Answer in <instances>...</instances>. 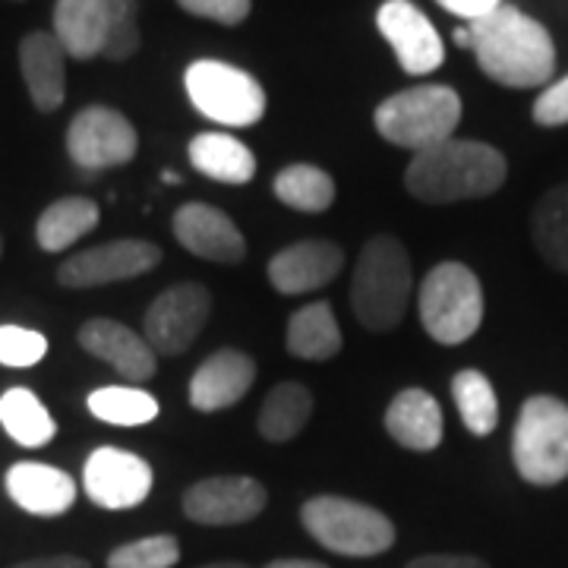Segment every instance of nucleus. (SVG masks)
I'll return each instance as SVG.
<instances>
[{"mask_svg":"<svg viewBox=\"0 0 568 568\" xmlns=\"http://www.w3.org/2000/svg\"><path fill=\"white\" fill-rule=\"evenodd\" d=\"M470 51L489 80L508 89L544 85L556 70V44L537 20L503 3L484 20L470 22Z\"/></svg>","mask_w":568,"mask_h":568,"instance_id":"f257e3e1","label":"nucleus"},{"mask_svg":"<svg viewBox=\"0 0 568 568\" xmlns=\"http://www.w3.org/2000/svg\"><path fill=\"white\" fill-rule=\"evenodd\" d=\"M508 178V162L499 149L477 140H446L414 152L405 171V186L420 203L448 205L484 200Z\"/></svg>","mask_w":568,"mask_h":568,"instance_id":"f03ea898","label":"nucleus"},{"mask_svg":"<svg viewBox=\"0 0 568 568\" xmlns=\"http://www.w3.org/2000/svg\"><path fill=\"white\" fill-rule=\"evenodd\" d=\"M410 291H414V272H410L407 246L392 234L366 241L354 265V284H351V306L361 325H366L369 332H392L405 320Z\"/></svg>","mask_w":568,"mask_h":568,"instance_id":"7ed1b4c3","label":"nucleus"},{"mask_svg":"<svg viewBox=\"0 0 568 568\" xmlns=\"http://www.w3.org/2000/svg\"><path fill=\"white\" fill-rule=\"evenodd\" d=\"M458 121H462L458 92L433 82L395 92L373 114L379 136L410 152H424L429 145L452 140Z\"/></svg>","mask_w":568,"mask_h":568,"instance_id":"20e7f679","label":"nucleus"},{"mask_svg":"<svg viewBox=\"0 0 568 568\" xmlns=\"http://www.w3.org/2000/svg\"><path fill=\"white\" fill-rule=\"evenodd\" d=\"M511 462L534 487H556L568 477V405L534 395L521 405L511 433Z\"/></svg>","mask_w":568,"mask_h":568,"instance_id":"39448f33","label":"nucleus"},{"mask_svg":"<svg viewBox=\"0 0 568 568\" xmlns=\"http://www.w3.org/2000/svg\"><path fill=\"white\" fill-rule=\"evenodd\" d=\"M426 335L439 345H462L484 323V287L465 263H439L417 291Z\"/></svg>","mask_w":568,"mask_h":568,"instance_id":"423d86ee","label":"nucleus"},{"mask_svg":"<svg viewBox=\"0 0 568 568\" xmlns=\"http://www.w3.org/2000/svg\"><path fill=\"white\" fill-rule=\"evenodd\" d=\"M301 521L310 537L338 556H379L395 544V525L379 508L364 506L347 496H316L301 508Z\"/></svg>","mask_w":568,"mask_h":568,"instance_id":"0eeeda50","label":"nucleus"},{"mask_svg":"<svg viewBox=\"0 0 568 568\" xmlns=\"http://www.w3.org/2000/svg\"><path fill=\"white\" fill-rule=\"evenodd\" d=\"M186 95L209 121L224 126H253L263 121L265 92L241 67L224 61H196L186 67Z\"/></svg>","mask_w":568,"mask_h":568,"instance_id":"6e6552de","label":"nucleus"},{"mask_svg":"<svg viewBox=\"0 0 568 568\" xmlns=\"http://www.w3.org/2000/svg\"><path fill=\"white\" fill-rule=\"evenodd\" d=\"M136 149H140L136 126L126 121L121 111L104 108V104L82 108L67 130V152L82 171H104V168L130 164Z\"/></svg>","mask_w":568,"mask_h":568,"instance_id":"1a4fd4ad","label":"nucleus"},{"mask_svg":"<svg viewBox=\"0 0 568 568\" xmlns=\"http://www.w3.org/2000/svg\"><path fill=\"white\" fill-rule=\"evenodd\" d=\"M212 310V297L203 284L186 282L162 291L145 310V342L155 354L178 357L200 338Z\"/></svg>","mask_w":568,"mask_h":568,"instance_id":"9d476101","label":"nucleus"},{"mask_svg":"<svg viewBox=\"0 0 568 568\" xmlns=\"http://www.w3.org/2000/svg\"><path fill=\"white\" fill-rule=\"evenodd\" d=\"M152 480H155L152 465L126 448H95L82 467L85 496L108 511H123L145 503L152 493Z\"/></svg>","mask_w":568,"mask_h":568,"instance_id":"9b49d317","label":"nucleus"},{"mask_svg":"<svg viewBox=\"0 0 568 568\" xmlns=\"http://www.w3.org/2000/svg\"><path fill=\"white\" fill-rule=\"evenodd\" d=\"M265 503H268V493L260 480L224 474V477H205L186 489L183 515L196 525L224 528V525L253 521L256 515H263Z\"/></svg>","mask_w":568,"mask_h":568,"instance_id":"f8f14e48","label":"nucleus"},{"mask_svg":"<svg viewBox=\"0 0 568 568\" xmlns=\"http://www.w3.org/2000/svg\"><path fill=\"white\" fill-rule=\"evenodd\" d=\"M162 263V246L149 244V241H111V244L82 250L77 256H70L58 268V282L63 287H102V284L126 282L152 272Z\"/></svg>","mask_w":568,"mask_h":568,"instance_id":"ddd939ff","label":"nucleus"},{"mask_svg":"<svg viewBox=\"0 0 568 568\" xmlns=\"http://www.w3.org/2000/svg\"><path fill=\"white\" fill-rule=\"evenodd\" d=\"M376 26L410 77H426L446 61V48L436 26L410 0H386L376 13Z\"/></svg>","mask_w":568,"mask_h":568,"instance_id":"4468645a","label":"nucleus"},{"mask_svg":"<svg viewBox=\"0 0 568 568\" xmlns=\"http://www.w3.org/2000/svg\"><path fill=\"white\" fill-rule=\"evenodd\" d=\"M174 237L183 250L209 263L234 265L246 256V241L241 227L222 209L205 203H186L174 212Z\"/></svg>","mask_w":568,"mask_h":568,"instance_id":"2eb2a0df","label":"nucleus"},{"mask_svg":"<svg viewBox=\"0 0 568 568\" xmlns=\"http://www.w3.org/2000/svg\"><path fill=\"white\" fill-rule=\"evenodd\" d=\"M345 268V250L332 241H301L268 260V282L278 294L320 291Z\"/></svg>","mask_w":568,"mask_h":568,"instance_id":"dca6fc26","label":"nucleus"},{"mask_svg":"<svg viewBox=\"0 0 568 568\" xmlns=\"http://www.w3.org/2000/svg\"><path fill=\"white\" fill-rule=\"evenodd\" d=\"M80 345L92 357L114 366L130 383H145L159 369V357L145 335L114 320H89L80 328Z\"/></svg>","mask_w":568,"mask_h":568,"instance_id":"f3484780","label":"nucleus"},{"mask_svg":"<svg viewBox=\"0 0 568 568\" xmlns=\"http://www.w3.org/2000/svg\"><path fill=\"white\" fill-rule=\"evenodd\" d=\"M253 379H256V364L250 354L237 347L215 351L190 379V405L205 414L224 410L244 398L253 388Z\"/></svg>","mask_w":568,"mask_h":568,"instance_id":"a211bd4d","label":"nucleus"},{"mask_svg":"<svg viewBox=\"0 0 568 568\" xmlns=\"http://www.w3.org/2000/svg\"><path fill=\"white\" fill-rule=\"evenodd\" d=\"M7 496L29 515L58 518L77 503V484L61 467L20 462L7 470Z\"/></svg>","mask_w":568,"mask_h":568,"instance_id":"6ab92c4d","label":"nucleus"},{"mask_svg":"<svg viewBox=\"0 0 568 568\" xmlns=\"http://www.w3.org/2000/svg\"><path fill=\"white\" fill-rule=\"evenodd\" d=\"M20 70L32 104L51 114L67 95V51L54 32H29L20 44Z\"/></svg>","mask_w":568,"mask_h":568,"instance_id":"aec40b11","label":"nucleus"},{"mask_svg":"<svg viewBox=\"0 0 568 568\" xmlns=\"http://www.w3.org/2000/svg\"><path fill=\"white\" fill-rule=\"evenodd\" d=\"M386 433L410 452H433L443 443V407L424 388H405L386 407Z\"/></svg>","mask_w":568,"mask_h":568,"instance_id":"412c9836","label":"nucleus"},{"mask_svg":"<svg viewBox=\"0 0 568 568\" xmlns=\"http://www.w3.org/2000/svg\"><path fill=\"white\" fill-rule=\"evenodd\" d=\"M54 39L67 58L92 61L104 54L108 41V0H58L54 3Z\"/></svg>","mask_w":568,"mask_h":568,"instance_id":"4be33fe9","label":"nucleus"},{"mask_svg":"<svg viewBox=\"0 0 568 568\" xmlns=\"http://www.w3.org/2000/svg\"><path fill=\"white\" fill-rule=\"evenodd\" d=\"M190 164L219 183H250L256 174L253 149L231 133H200L190 140Z\"/></svg>","mask_w":568,"mask_h":568,"instance_id":"5701e85b","label":"nucleus"},{"mask_svg":"<svg viewBox=\"0 0 568 568\" xmlns=\"http://www.w3.org/2000/svg\"><path fill=\"white\" fill-rule=\"evenodd\" d=\"M102 222V209L95 200L85 196H63L58 203H51L39 215L36 224V241L48 253H63L67 246L82 241L89 231H95V224Z\"/></svg>","mask_w":568,"mask_h":568,"instance_id":"b1692460","label":"nucleus"},{"mask_svg":"<svg viewBox=\"0 0 568 568\" xmlns=\"http://www.w3.org/2000/svg\"><path fill=\"white\" fill-rule=\"evenodd\" d=\"M287 351L301 361H332L342 351V325L332 304H306L287 320Z\"/></svg>","mask_w":568,"mask_h":568,"instance_id":"393cba45","label":"nucleus"},{"mask_svg":"<svg viewBox=\"0 0 568 568\" xmlns=\"http://www.w3.org/2000/svg\"><path fill=\"white\" fill-rule=\"evenodd\" d=\"M0 426L13 443L26 448L48 446L58 436V424L41 405V398L29 388H10L0 395Z\"/></svg>","mask_w":568,"mask_h":568,"instance_id":"a878e982","label":"nucleus"},{"mask_svg":"<svg viewBox=\"0 0 568 568\" xmlns=\"http://www.w3.org/2000/svg\"><path fill=\"white\" fill-rule=\"evenodd\" d=\"M530 237L544 263L568 275V183L540 196L530 215Z\"/></svg>","mask_w":568,"mask_h":568,"instance_id":"bb28decb","label":"nucleus"},{"mask_svg":"<svg viewBox=\"0 0 568 568\" xmlns=\"http://www.w3.org/2000/svg\"><path fill=\"white\" fill-rule=\"evenodd\" d=\"M313 414V395L301 383H282L265 395L260 407V433L268 443H287L294 439Z\"/></svg>","mask_w":568,"mask_h":568,"instance_id":"cd10ccee","label":"nucleus"},{"mask_svg":"<svg viewBox=\"0 0 568 568\" xmlns=\"http://www.w3.org/2000/svg\"><path fill=\"white\" fill-rule=\"evenodd\" d=\"M275 196L294 212H325L335 203V181L316 164H287L272 183Z\"/></svg>","mask_w":568,"mask_h":568,"instance_id":"c85d7f7f","label":"nucleus"},{"mask_svg":"<svg viewBox=\"0 0 568 568\" xmlns=\"http://www.w3.org/2000/svg\"><path fill=\"white\" fill-rule=\"evenodd\" d=\"M452 398L458 405V414L465 420L467 433L474 436H489L499 424V402L493 383L480 369H462L452 379Z\"/></svg>","mask_w":568,"mask_h":568,"instance_id":"c756f323","label":"nucleus"},{"mask_svg":"<svg viewBox=\"0 0 568 568\" xmlns=\"http://www.w3.org/2000/svg\"><path fill=\"white\" fill-rule=\"evenodd\" d=\"M89 410L104 424L142 426L159 417V402L142 388L108 386L89 395Z\"/></svg>","mask_w":568,"mask_h":568,"instance_id":"7c9ffc66","label":"nucleus"},{"mask_svg":"<svg viewBox=\"0 0 568 568\" xmlns=\"http://www.w3.org/2000/svg\"><path fill=\"white\" fill-rule=\"evenodd\" d=\"M140 7L136 0H108V41L104 54L108 61H126L140 51Z\"/></svg>","mask_w":568,"mask_h":568,"instance_id":"2f4dec72","label":"nucleus"},{"mask_svg":"<svg viewBox=\"0 0 568 568\" xmlns=\"http://www.w3.org/2000/svg\"><path fill=\"white\" fill-rule=\"evenodd\" d=\"M181 559V547L171 534L142 537L133 544H123L108 556V568H171Z\"/></svg>","mask_w":568,"mask_h":568,"instance_id":"473e14b6","label":"nucleus"},{"mask_svg":"<svg viewBox=\"0 0 568 568\" xmlns=\"http://www.w3.org/2000/svg\"><path fill=\"white\" fill-rule=\"evenodd\" d=\"M48 354V338L36 328L22 325H0V364L3 366H36Z\"/></svg>","mask_w":568,"mask_h":568,"instance_id":"72a5a7b5","label":"nucleus"},{"mask_svg":"<svg viewBox=\"0 0 568 568\" xmlns=\"http://www.w3.org/2000/svg\"><path fill=\"white\" fill-rule=\"evenodd\" d=\"M186 13L222 26H241L253 10V0H178Z\"/></svg>","mask_w":568,"mask_h":568,"instance_id":"f704fd0d","label":"nucleus"},{"mask_svg":"<svg viewBox=\"0 0 568 568\" xmlns=\"http://www.w3.org/2000/svg\"><path fill=\"white\" fill-rule=\"evenodd\" d=\"M534 121L540 126H566L568 123V77L544 89V95L534 102Z\"/></svg>","mask_w":568,"mask_h":568,"instance_id":"c9c22d12","label":"nucleus"},{"mask_svg":"<svg viewBox=\"0 0 568 568\" xmlns=\"http://www.w3.org/2000/svg\"><path fill=\"white\" fill-rule=\"evenodd\" d=\"M439 7L448 10V13H455V17H462V20L477 22L489 17L493 10H499L503 0H439Z\"/></svg>","mask_w":568,"mask_h":568,"instance_id":"e433bc0d","label":"nucleus"},{"mask_svg":"<svg viewBox=\"0 0 568 568\" xmlns=\"http://www.w3.org/2000/svg\"><path fill=\"white\" fill-rule=\"evenodd\" d=\"M407 568H489L484 559L477 556H420L414 562H407Z\"/></svg>","mask_w":568,"mask_h":568,"instance_id":"4c0bfd02","label":"nucleus"},{"mask_svg":"<svg viewBox=\"0 0 568 568\" xmlns=\"http://www.w3.org/2000/svg\"><path fill=\"white\" fill-rule=\"evenodd\" d=\"M10 568H92L80 556H41V559H26Z\"/></svg>","mask_w":568,"mask_h":568,"instance_id":"58836bf2","label":"nucleus"},{"mask_svg":"<svg viewBox=\"0 0 568 568\" xmlns=\"http://www.w3.org/2000/svg\"><path fill=\"white\" fill-rule=\"evenodd\" d=\"M265 568H328L323 562H313V559H275V562H268Z\"/></svg>","mask_w":568,"mask_h":568,"instance_id":"ea45409f","label":"nucleus"},{"mask_svg":"<svg viewBox=\"0 0 568 568\" xmlns=\"http://www.w3.org/2000/svg\"><path fill=\"white\" fill-rule=\"evenodd\" d=\"M455 41H458V44H462V48H470V29H458V32H455Z\"/></svg>","mask_w":568,"mask_h":568,"instance_id":"a19ab883","label":"nucleus"},{"mask_svg":"<svg viewBox=\"0 0 568 568\" xmlns=\"http://www.w3.org/2000/svg\"><path fill=\"white\" fill-rule=\"evenodd\" d=\"M205 568H246L241 562H215V566H205Z\"/></svg>","mask_w":568,"mask_h":568,"instance_id":"79ce46f5","label":"nucleus"},{"mask_svg":"<svg viewBox=\"0 0 568 568\" xmlns=\"http://www.w3.org/2000/svg\"><path fill=\"white\" fill-rule=\"evenodd\" d=\"M0 253H3V241H0Z\"/></svg>","mask_w":568,"mask_h":568,"instance_id":"37998d69","label":"nucleus"}]
</instances>
